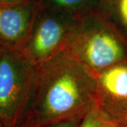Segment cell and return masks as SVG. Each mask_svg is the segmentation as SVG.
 Wrapping results in <instances>:
<instances>
[{
  "instance_id": "obj_1",
  "label": "cell",
  "mask_w": 127,
  "mask_h": 127,
  "mask_svg": "<svg viewBox=\"0 0 127 127\" xmlns=\"http://www.w3.org/2000/svg\"><path fill=\"white\" fill-rule=\"evenodd\" d=\"M96 104V75L66 51L36 67L22 123L42 127L83 117Z\"/></svg>"
},
{
  "instance_id": "obj_2",
  "label": "cell",
  "mask_w": 127,
  "mask_h": 127,
  "mask_svg": "<svg viewBox=\"0 0 127 127\" xmlns=\"http://www.w3.org/2000/svg\"><path fill=\"white\" fill-rule=\"evenodd\" d=\"M65 51L97 75L127 62V39L98 10L78 18Z\"/></svg>"
},
{
  "instance_id": "obj_3",
  "label": "cell",
  "mask_w": 127,
  "mask_h": 127,
  "mask_svg": "<svg viewBox=\"0 0 127 127\" xmlns=\"http://www.w3.org/2000/svg\"><path fill=\"white\" fill-rule=\"evenodd\" d=\"M36 67L21 52L2 49L0 55V124L18 127L31 100Z\"/></svg>"
},
{
  "instance_id": "obj_4",
  "label": "cell",
  "mask_w": 127,
  "mask_h": 127,
  "mask_svg": "<svg viewBox=\"0 0 127 127\" xmlns=\"http://www.w3.org/2000/svg\"><path fill=\"white\" fill-rule=\"evenodd\" d=\"M77 20L40 6L23 54L37 67L65 51Z\"/></svg>"
},
{
  "instance_id": "obj_5",
  "label": "cell",
  "mask_w": 127,
  "mask_h": 127,
  "mask_svg": "<svg viewBox=\"0 0 127 127\" xmlns=\"http://www.w3.org/2000/svg\"><path fill=\"white\" fill-rule=\"evenodd\" d=\"M40 9L39 0L0 5V47L23 52Z\"/></svg>"
},
{
  "instance_id": "obj_6",
  "label": "cell",
  "mask_w": 127,
  "mask_h": 127,
  "mask_svg": "<svg viewBox=\"0 0 127 127\" xmlns=\"http://www.w3.org/2000/svg\"><path fill=\"white\" fill-rule=\"evenodd\" d=\"M96 104L117 125L127 123V62L96 75Z\"/></svg>"
},
{
  "instance_id": "obj_7",
  "label": "cell",
  "mask_w": 127,
  "mask_h": 127,
  "mask_svg": "<svg viewBox=\"0 0 127 127\" xmlns=\"http://www.w3.org/2000/svg\"><path fill=\"white\" fill-rule=\"evenodd\" d=\"M42 9L78 18L98 10L100 0H39Z\"/></svg>"
},
{
  "instance_id": "obj_8",
  "label": "cell",
  "mask_w": 127,
  "mask_h": 127,
  "mask_svg": "<svg viewBox=\"0 0 127 127\" xmlns=\"http://www.w3.org/2000/svg\"><path fill=\"white\" fill-rule=\"evenodd\" d=\"M98 11L127 39V0H100Z\"/></svg>"
},
{
  "instance_id": "obj_9",
  "label": "cell",
  "mask_w": 127,
  "mask_h": 127,
  "mask_svg": "<svg viewBox=\"0 0 127 127\" xmlns=\"http://www.w3.org/2000/svg\"><path fill=\"white\" fill-rule=\"evenodd\" d=\"M79 127H117V124L95 104L83 117Z\"/></svg>"
},
{
  "instance_id": "obj_10",
  "label": "cell",
  "mask_w": 127,
  "mask_h": 127,
  "mask_svg": "<svg viewBox=\"0 0 127 127\" xmlns=\"http://www.w3.org/2000/svg\"><path fill=\"white\" fill-rule=\"evenodd\" d=\"M82 118L83 117L73 119H70L67 121L56 123V124H50V125H47V126H42V127H33V126L26 124L25 123H21L18 127H79Z\"/></svg>"
},
{
  "instance_id": "obj_11",
  "label": "cell",
  "mask_w": 127,
  "mask_h": 127,
  "mask_svg": "<svg viewBox=\"0 0 127 127\" xmlns=\"http://www.w3.org/2000/svg\"><path fill=\"white\" fill-rule=\"evenodd\" d=\"M29 0H0V5H8L15 4H20L26 2Z\"/></svg>"
},
{
  "instance_id": "obj_12",
  "label": "cell",
  "mask_w": 127,
  "mask_h": 127,
  "mask_svg": "<svg viewBox=\"0 0 127 127\" xmlns=\"http://www.w3.org/2000/svg\"><path fill=\"white\" fill-rule=\"evenodd\" d=\"M117 127H127V124H119V125H117Z\"/></svg>"
},
{
  "instance_id": "obj_13",
  "label": "cell",
  "mask_w": 127,
  "mask_h": 127,
  "mask_svg": "<svg viewBox=\"0 0 127 127\" xmlns=\"http://www.w3.org/2000/svg\"><path fill=\"white\" fill-rule=\"evenodd\" d=\"M1 50H2V49H1V47H0V55H1Z\"/></svg>"
},
{
  "instance_id": "obj_14",
  "label": "cell",
  "mask_w": 127,
  "mask_h": 127,
  "mask_svg": "<svg viewBox=\"0 0 127 127\" xmlns=\"http://www.w3.org/2000/svg\"><path fill=\"white\" fill-rule=\"evenodd\" d=\"M0 127H3L2 126H1V124H0Z\"/></svg>"
}]
</instances>
